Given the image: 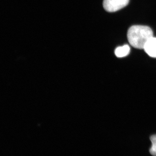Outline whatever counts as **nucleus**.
<instances>
[{"mask_svg": "<svg viewBox=\"0 0 156 156\" xmlns=\"http://www.w3.org/2000/svg\"><path fill=\"white\" fill-rule=\"evenodd\" d=\"M129 0H104V8L108 12L119 11L128 5Z\"/></svg>", "mask_w": 156, "mask_h": 156, "instance_id": "obj_2", "label": "nucleus"}, {"mask_svg": "<svg viewBox=\"0 0 156 156\" xmlns=\"http://www.w3.org/2000/svg\"><path fill=\"white\" fill-rule=\"evenodd\" d=\"M130 48L128 45H125L122 47L117 48L115 50V54L119 58L127 56L130 53Z\"/></svg>", "mask_w": 156, "mask_h": 156, "instance_id": "obj_4", "label": "nucleus"}, {"mask_svg": "<svg viewBox=\"0 0 156 156\" xmlns=\"http://www.w3.org/2000/svg\"><path fill=\"white\" fill-rule=\"evenodd\" d=\"M127 37L132 47L144 49L148 41L153 37V32L150 27L146 26L134 25L128 30Z\"/></svg>", "mask_w": 156, "mask_h": 156, "instance_id": "obj_1", "label": "nucleus"}, {"mask_svg": "<svg viewBox=\"0 0 156 156\" xmlns=\"http://www.w3.org/2000/svg\"><path fill=\"white\" fill-rule=\"evenodd\" d=\"M150 139L152 145L150 150V152L152 155L156 156V135L151 136Z\"/></svg>", "mask_w": 156, "mask_h": 156, "instance_id": "obj_5", "label": "nucleus"}, {"mask_svg": "<svg viewBox=\"0 0 156 156\" xmlns=\"http://www.w3.org/2000/svg\"><path fill=\"white\" fill-rule=\"evenodd\" d=\"M144 49L149 56L156 58V37L151 38L146 44Z\"/></svg>", "mask_w": 156, "mask_h": 156, "instance_id": "obj_3", "label": "nucleus"}]
</instances>
